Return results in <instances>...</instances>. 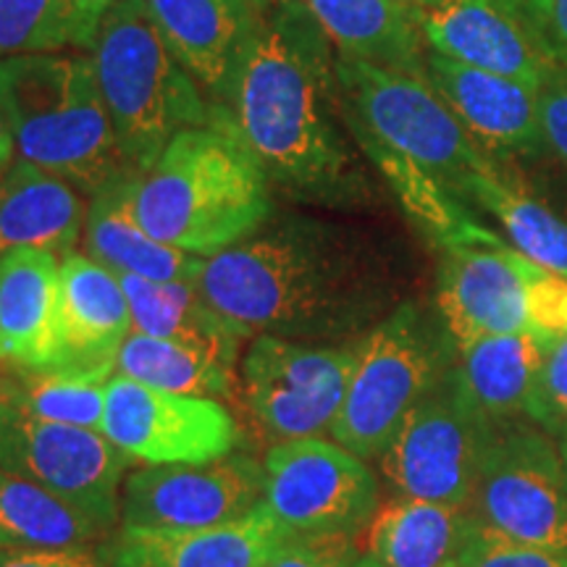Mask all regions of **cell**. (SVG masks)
I'll return each mask as SVG.
<instances>
[{"label": "cell", "mask_w": 567, "mask_h": 567, "mask_svg": "<svg viewBox=\"0 0 567 567\" xmlns=\"http://www.w3.org/2000/svg\"><path fill=\"white\" fill-rule=\"evenodd\" d=\"M295 538L260 505L255 513L213 528L122 526L105 549L109 567H266Z\"/></svg>", "instance_id": "18"}, {"label": "cell", "mask_w": 567, "mask_h": 567, "mask_svg": "<svg viewBox=\"0 0 567 567\" xmlns=\"http://www.w3.org/2000/svg\"><path fill=\"white\" fill-rule=\"evenodd\" d=\"M394 3H400L402 9L405 11H410L413 13L415 19H421L423 13H429V11H434L436 6H442V3H446V0H394Z\"/></svg>", "instance_id": "43"}, {"label": "cell", "mask_w": 567, "mask_h": 567, "mask_svg": "<svg viewBox=\"0 0 567 567\" xmlns=\"http://www.w3.org/2000/svg\"><path fill=\"white\" fill-rule=\"evenodd\" d=\"M478 526L467 505L400 496L375 509L368 555L386 567H465Z\"/></svg>", "instance_id": "23"}, {"label": "cell", "mask_w": 567, "mask_h": 567, "mask_svg": "<svg viewBox=\"0 0 567 567\" xmlns=\"http://www.w3.org/2000/svg\"><path fill=\"white\" fill-rule=\"evenodd\" d=\"M523 21L549 59L567 69V0H528Z\"/></svg>", "instance_id": "39"}, {"label": "cell", "mask_w": 567, "mask_h": 567, "mask_svg": "<svg viewBox=\"0 0 567 567\" xmlns=\"http://www.w3.org/2000/svg\"><path fill=\"white\" fill-rule=\"evenodd\" d=\"M457 384L488 421L530 413L542 368V334H496L457 347Z\"/></svg>", "instance_id": "27"}, {"label": "cell", "mask_w": 567, "mask_h": 567, "mask_svg": "<svg viewBox=\"0 0 567 567\" xmlns=\"http://www.w3.org/2000/svg\"><path fill=\"white\" fill-rule=\"evenodd\" d=\"M103 434L145 465H193L234 455L239 429L213 396L174 394L113 373L105 389Z\"/></svg>", "instance_id": "13"}, {"label": "cell", "mask_w": 567, "mask_h": 567, "mask_svg": "<svg viewBox=\"0 0 567 567\" xmlns=\"http://www.w3.org/2000/svg\"><path fill=\"white\" fill-rule=\"evenodd\" d=\"M544 142L567 166V69L555 66L538 87Z\"/></svg>", "instance_id": "38"}, {"label": "cell", "mask_w": 567, "mask_h": 567, "mask_svg": "<svg viewBox=\"0 0 567 567\" xmlns=\"http://www.w3.org/2000/svg\"><path fill=\"white\" fill-rule=\"evenodd\" d=\"M496 3H502V6H505V9L520 13V17H523V11H526L528 0H496Z\"/></svg>", "instance_id": "45"}, {"label": "cell", "mask_w": 567, "mask_h": 567, "mask_svg": "<svg viewBox=\"0 0 567 567\" xmlns=\"http://www.w3.org/2000/svg\"><path fill=\"white\" fill-rule=\"evenodd\" d=\"M200 292L247 334L321 344L358 331L379 310L363 252L334 226L305 216L266 224L205 258Z\"/></svg>", "instance_id": "2"}, {"label": "cell", "mask_w": 567, "mask_h": 567, "mask_svg": "<svg viewBox=\"0 0 567 567\" xmlns=\"http://www.w3.org/2000/svg\"><path fill=\"white\" fill-rule=\"evenodd\" d=\"M494 434V421L467 400L455 371H446L400 425L379 457L381 471L400 496L471 505Z\"/></svg>", "instance_id": "8"}, {"label": "cell", "mask_w": 567, "mask_h": 567, "mask_svg": "<svg viewBox=\"0 0 567 567\" xmlns=\"http://www.w3.org/2000/svg\"><path fill=\"white\" fill-rule=\"evenodd\" d=\"M360 555L350 536L289 538L266 567H354Z\"/></svg>", "instance_id": "36"}, {"label": "cell", "mask_w": 567, "mask_h": 567, "mask_svg": "<svg viewBox=\"0 0 567 567\" xmlns=\"http://www.w3.org/2000/svg\"><path fill=\"white\" fill-rule=\"evenodd\" d=\"M425 74L486 158L534 155L547 145L538 90L509 76L463 66L436 51L425 53Z\"/></svg>", "instance_id": "17"}, {"label": "cell", "mask_w": 567, "mask_h": 567, "mask_svg": "<svg viewBox=\"0 0 567 567\" xmlns=\"http://www.w3.org/2000/svg\"><path fill=\"white\" fill-rule=\"evenodd\" d=\"M331 40L305 0H255L243 55L218 109L268 179L305 200L347 203L365 193L339 130Z\"/></svg>", "instance_id": "1"}, {"label": "cell", "mask_w": 567, "mask_h": 567, "mask_svg": "<svg viewBox=\"0 0 567 567\" xmlns=\"http://www.w3.org/2000/svg\"><path fill=\"white\" fill-rule=\"evenodd\" d=\"M334 66L350 130L417 163L455 195L492 166L429 80L344 55H337Z\"/></svg>", "instance_id": "6"}, {"label": "cell", "mask_w": 567, "mask_h": 567, "mask_svg": "<svg viewBox=\"0 0 567 567\" xmlns=\"http://www.w3.org/2000/svg\"><path fill=\"white\" fill-rule=\"evenodd\" d=\"M90 61L118 147L134 172H147L179 132L210 122L200 92L168 51L145 0H122L105 13Z\"/></svg>", "instance_id": "5"}, {"label": "cell", "mask_w": 567, "mask_h": 567, "mask_svg": "<svg viewBox=\"0 0 567 567\" xmlns=\"http://www.w3.org/2000/svg\"><path fill=\"white\" fill-rule=\"evenodd\" d=\"M118 279L130 300L134 331L197 347L226 363H237L239 344L250 334L218 313L197 284L153 281L132 274H122Z\"/></svg>", "instance_id": "26"}, {"label": "cell", "mask_w": 567, "mask_h": 567, "mask_svg": "<svg viewBox=\"0 0 567 567\" xmlns=\"http://www.w3.org/2000/svg\"><path fill=\"white\" fill-rule=\"evenodd\" d=\"M467 507L496 534L567 555V473L538 429H496Z\"/></svg>", "instance_id": "11"}, {"label": "cell", "mask_w": 567, "mask_h": 567, "mask_svg": "<svg viewBox=\"0 0 567 567\" xmlns=\"http://www.w3.org/2000/svg\"><path fill=\"white\" fill-rule=\"evenodd\" d=\"M0 363L17 373L66 363L59 255L19 250L0 258Z\"/></svg>", "instance_id": "19"}, {"label": "cell", "mask_w": 567, "mask_h": 567, "mask_svg": "<svg viewBox=\"0 0 567 567\" xmlns=\"http://www.w3.org/2000/svg\"><path fill=\"white\" fill-rule=\"evenodd\" d=\"M130 457L103 431L27 415L0 402V467L74 507L101 534L122 520Z\"/></svg>", "instance_id": "9"}, {"label": "cell", "mask_w": 567, "mask_h": 567, "mask_svg": "<svg viewBox=\"0 0 567 567\" xmlns=\"http://www.w3.org/2000/svg\"><path fill=\"white\" fill-rule=\"evenodd\" d=\"M354 363V344H302L260 334L243 363L245 400L279 442L334 429Z\"/></svg>", "instance_id": "12"}, {"label": "cell", "mask_w": 567, "mask_h": 567, "mask_svg": "<svg viewBox=\"0 0 567 567\" xmlns=\"http://www.w3.org/2000/svg\"><path fill=\"white\" fill-rule=\"evenodd\" d=\"M168 51L224 101L250 32L255 0H145Z\"/></svg>", "instance_id": "20"}, {"label": "cell", "mask_w": 567, "mask_h": 567, "mask_svg": "<svg viewBox=\"0 0 567 567\" xmlns=\"http://www.w3.org/2000/svg\"><path fill=\"white\" fill-rule=\"evenodd\" d=\"M429 51L463 66L542 87L557 66L520 13L496 0H446L417 19Z\"/></svg>", "instance_id": "16"}, {"label": "cell", "mask_w": 567, "mask_h": 567, "mask_svg": "<svg viewBox=\"0 0 567 567\" xmlns=\"http://www.w3.org/2000/svg\"><path fill=\"white\" fill-rule=\"evenodd\" d=\"M530 331H567V276L534 264L530 271Z\"/></svg>", "instance_id": "37"}, {"label": "cell", "mask_w": 567, "mask_h": 567, "mask_svg": "<svg viewBox=\"0 0 567 567\" xmlns=\"http://www.w3.org/2000/svg\"><path fill=\"white\" fill-rule=\"evenodd\" d=\"M118 3L122 0H74V45L92 51L105 13Z\"/></svg>", "instance_id": "41"}, {"label": "cell", "mask_w": 567, "mask_h": 567, "mask_svg": "<svg viewBox=\"0 0 567 567\" xmlns=\"http://www.w3.org/2000/svg\"><path fill=\"white\" fill-rule=\"evenodd\" d=\"M358 137L363 151L368 153L379 172L386 176L392 189L405 205V210L413 216V221L429 234L434 243L442 247L452 245H473V243H496L492 231L473 221L467 213L460 208L455 193L444 187L434 174L425 172L417 163L402 158L400 153L389 151L379 140L368 137L365 132L350 130Z\"/></svg>", "instance_id": "29"}, {"label": "cell", "mask_w": 567, "mask_h": 567, "mask_svg": "<svg viewBox=\"0 0 567 567\" xmlns=\"http://www.w3.org/2000/svg\"><path fill=\"white\" fill-rule=\"evenodd\" d=\"M557 436H559L557 450H559V457H563V465H565V473H567V423L557 431Z\"/></svg>", "instance_id": "44"}, {"label": "cell", "mask_w": 567, "mask_h": 567, "mask_svg": "<svg viewBox=\"0 0 567 567\" xmlns=\"http://www.w3.org/2000/svg\"><path fill=\"white\" fill-rule=\"evenodd\" d=\"M116 373L174 394L229 396L234 365L197 347L132 331L116 354Z\"/></svg>", "instance_id": "32"}, {"label": "cell", "mask_w": 567, "mask_h": 567, "mask_svg": "<svg viewBox=\"0 0 567 567\" xmlns=\"http://www.w3.org/2000/svg\"><path fill=\"white\" fill-rule=\"evenodd\" d=\"M17 161V137H13V126L6 105L0 101V176H3Z\"/></svg>", "instance_id": "42"}, {"label": "cell", "mask_w": 567, "mask_h": 567, "mask_svg": "<svg viewBox=\"0 0 567 567\" xmlns=\"http://www.w3.org/2000/svg\"><path fill=\"white\" fill-rule=\"evenodd\" d=\"M97 536L59 496L0 467V549H87Z\"/></svg>", "instance_id": "30"}, {"label": "cell", "mask_w": 567, "mask_h": 567, "mask_svg": "<svg viewBox=\"0 0 567 567\" xmlns=\"http://www.w3.org/2000/svg\"><path fill=\"white\" fill-rule=\"evenodd\" d=\"M264 505L297 538L350 536L371 526L379 486L363 457L323 436L268 450Z\"/></svg>", "instance_id": "10"}, {"label": "cell", "mask_w": 567, "mask_h": 567, "mask_svg": "<svg viewBox=\"0 0 567 567\" xmlns=\"http://www.w3.org/2000/svg\"><path fill=\"white\" fill-rule=\"evenodd\" d=\"M463 197L492 213L517 252L567 276V221L520 184L505 179L494 163L467 182Z\"/></svg>", "instance_id": "28"}, {"label": "cell", "mask_w": 567, "mask_h": 567, "mask_svg": "<svg viewBox=\"0 0 567 567\" xmlns=\"http://www.w3.org/2000/svg\"><path fill=\"white\" fill-rule=\"evenodd\" d=\"M140 172H124L92 193L84 234L90 258L113 274H132L153 281L197 284L205 258L187 255L158 243L134 213V179Z\"/></svg>", "instance_id": "21"}, {"label": "cell", "mask_w": 567, "mask_h": 567, "mask_svg": "<svg viewBox=\"0 0 567 567\" xmlns=\"http://www.w3.org/2000/svg\"><path fill=\"white\" fill-rule=\"evenodd\" d=\"M74 45V0H0V59Z\"/></svg>", "instance_id": "33"}, {"label": "cell", "mask_w": 567, "mask_h": 567, "mask_svg": "<svg viewBox=\"0 0 567 567\" xmlns=\"http://www.w3.org/2000/svg\"><path fill=\"white\" fill-rule=\"evenodd\" d=\"M465 567H567V555L515 542V538L496 534L481 523L473 547L467 551Z\"/></svg>", "instance_id": "35"}, {"label": "cell", "mask_w": 567, "mask_h": 567, "mask_svg": "<svg viewBox=\"0 0 567 567\" xmlns=\"http://www.w3.org/2000/svg\"><path fill=\"white\" fill-rule=\"evenodd\" d=\"M271 179L224 111L184 130L134 179V213L163 245L197 258L229 250L271 221Z\"/></svg>", "instance_id": "3"}, {"label": "cell", "mask_w": 567, "mask_h": 567, "mask_svg": "<svg viewBox=\"0 0 567 567\" xmlns=\"http://www.w3.org/2000/svg\"><path fill=\"white\" fill-rule=\"evenodd\" d=\"M305 6L344 59L429 80L421 24L394 0H305Z\"/></svg>", "instance_id": "25"}, {"label": "cell", "mask_w": 567, "mask_h": 567, "mask_svg": "<svg viewBox=\"0 0 567 567\" xmlns=\"http://www.w3.org/2000/svg\"><path fill=\"white\" fill-rule=\"evenodd\" d=\"M439 347L415 305H402L354 342L350 384L331 439L363 460H379L436 381Z\"/></svg>", "instance_id": "7"}, {"label": "cell", "mask_w": 567, "mask_h": 567, "mask_svg": "<svg viewBox=\"0 0 567 567\" xmlns=\"http://www.w3.org/2000/svg\"><path fill=\"white\" fill-rule=\"evenodd\" d=\"M61 331L66 363L76 368L116 365L134 331L122 279L90 255L61 260Z\"/></svg>", "instance_id": "22"}, {"label": "cell", "mask_w": 567, "mask_h": 567, "mask_svg": "<svg viewBox=\"0 0 567 567\" xmlns=\"http://www.w3.org/2000/svg\"><path fill=\"white\" fill-rule=\"evenodd\" d=\"M0 567H109L90 549H0Z\"/></svg>", "instance_id": "40"}, {"label": "cell", "mask_w": 567, "mask_h": 567, "mask_svg": "<svg viewBox=\"0 0 567 567\" xmlns=\"http://www.w3.org/2000/svg\"><path fill=\"white\" fill-rule=\"evenodd\" d=\"M266 465L226 455L193 465H147L124 481L122 526L213 528L264 505Z\"/></svg>", "instance_id": "14"}, {"label": "cell", "mask_w": 567, "mask_h": 567, "mask_svg": "<svg viewBox=\"0 0 567 567\" xmlns=\"http://www.w3.org/2000/svg\"><path fill=\"white\" fill-rule=\"evenodd\" d=\"M0 101L19 158L71 187L92 195L113 176L134 172L118 147L90 59L61 53L0 59Z\"/></svg>", "instance_id": "4"}, {"label": "cell", "mask_w": 567, "mask_h": 567, "mask_svg": "<svg viewBox=\"0 0 567 567\" xmlns=\"http://www.w3.org/2000/svg\"><path fill=\"white\" fill-rule=\"evenodd\" d=\"M534 260L496 243L444 247L439 310L452 342L530 331Z\"/></svg>", "instance_id": "15"}, {"label": "cell", "mask_w": 567, "mask_h": 567, "mask_svg": "<svg viewBox=\"0 0 567 567\" xmlns=\"http://www.w3.org/2000/svg\"><path fill=\"white\" fill-rule=\"evenodd\" d=\"M354 567H386V565H381L379 559L371 557V555H360V559L354 563Z\"/></svg>", "instance_id": "46"}, {"label": "cell", "mask_w": 567, "mask_h": 567, "mask_svg": "<svg viewBox=\"0 0 567 567\" xmlns=\"http://www.w3.org/2000/svg\"><path fill=\"white\" fill-rule=\"evenodd\" d=\"M528 415L555 431L567 423V331L542 334V368Z\"/></svg>", "instance_id": "34"}, {"label": "cell", "mask_w": 567, "mask_h": 567, "mask_svg": "<svg viewBox=\"0 0 567 567\" xmlns=\"http://www.w3.org/2000/svg\"><path fill=\"white\" fill-rule=\"evenodd\" d=\"M113 373H116V365H61L51 371L17 373V379L0 384V402H9L42 421L101 431L105 417V389H109Z\"/></svg>", "instance_id": "31"}, {"label": "cell", "mask_w": 567, "mask_h": 567, "mask_svg": "<svg viewBox=\"0 0 567 567\" xmlns=\"http://www.w3.org/2000/svg\"><path fill=\"white\" fill-rule=\"evenodd\" d=\"M84 218L82 197L61 176L21 158L0 176V258L19 250L71 255Z\"/></svg>", "instance_id": "24"}]
</instances>
